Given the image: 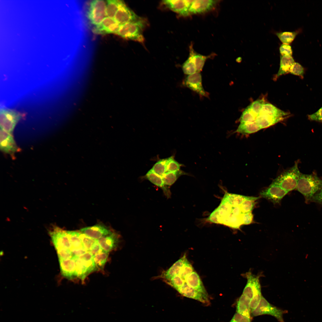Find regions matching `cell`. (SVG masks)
<instances>
[{
	"label": "cell",
	"instance_id": "15",
	"mask_svg": "<svg viewBox=\"0 0 322 322\" xmlns=\"http://www.w3.org/2000/svg\"><path fill=\"white\" fill-rule=\"evenodd\" d=\"M184 82L185 85L191 90L201 95L206 96V93L202 86V77L200 72L188 75Z\"/></svg>",
	"mask_w": 322,
	"mask_h": 322
},
{
	"label": "cell",
	"instance_id": "4",
	"mask_svg": "<svg viewBox=\"0 0 322 322\" xmlns=\"http://www.w3.org/2000/svg\"><path fill=\"white\" fill-rule=\"evenodd\" d=\"M86 15L89 22L93 27L99 24L107 17L106 1H90L87 6Z\"/></svg>",
	"mask_w": 322,
	"mask_h": 322
},
{
	"label": "cell",
	"instance_id": "33",
	"mask_svg": "<svg viewBox=\"0 0 322 322\" xmlns=\"http://www.w3.org/2000/svg\"><path fill=\"white\" fill-rule=\"evenodd\" d=\"M257 117L248 106L243 112L239 121L240 123L253 122L256 120Z\"/></svg>",
	"mask_w": 322,
	"mask_h": 322
},
{
	"label": "cell",
	"instance_id": "9",
	"mask_svg": "<svg viewBox=\"0 0 322 322\" xmlns=\"http://www.w3.org/2000/svg\"><path fill=\"white\" fill-rule=\"evenodd\" d=\"M120 25L114 18L106 17L98 25L93 27V32L98 35H105L114 33L116 34Z\"/></svg>",
	"mask_w": 322,
	"mask_h": 322
},
{
	"label": "cell",
	"instance_id": "1",
	"mask_svg": "<svg viewBox=\"0 0 322 322\" xmlns=\"http://www.w3.org/2000/svg\"><path fill=\"white\" fill-rule=\"evenodd\" d=\"M322 188V179L315 173L311 174H301L297 190L304 197L306 203L310 202L313 196Z\"/></svg>",
	"mask_w": 322,
	"mask_h": 322
},
{
	"label": "cell",
	"instance_id": "21",
	"mask_svg": "<svg viewBox=\"0 0 322 322\" xmlns=\"http://www.w3.org/2000/svg\"><path fill=\"white\" fill-rule=\"evenodd\" d=\"M177 291L185 297L196 300L205 304L208 303V296L189 287L186 284H185Z\"/></svg>",
	"mask_w": 322,
	"mask_h": 322
},
{
	"label": "cell",
	"instance_id": "25",
	"mask_svg": "<svg viewBox=\"0 0 322 322\" xmlns=\"http://www.w3.org/2000/svg\"><path fill=\"white\" fill-rule=\"evenodd\" d=\"M261 129L255 121L253 122L240 123L235 132L246 135L252 134Z\"/></svg>",
	"mask_w": 322,
	"mask_h": 322
},
{
	"label": "cell",
	"instance_id": "36",
	"mask_svg": "<svg viewBox=\"0 0 322 322\" xmlns=\"http://www.w3.org/2000/svg\"><path fill=\"white\" fill-rule=\"evenodd\" d=\"M80 236L84 248L88 251L90 250L97 240L80 232Z\"/></svg>",
	"mask_w": 322,
	"mask_h": 322
},
{
	"label": "cell",
	"instance_id": "2",
	"mask_svg": "<svg viewBox=\"0 0 322 322\" xmlns=\"http://www.w3.org/2000/svg\"><path fill=\"white\" fill-rule=\"evenodd\" d=\"M144 20L140 19L121 25L116 34L124 38L143 43V32L145 26Z\"/></svg>",
	"mask_w": 322,
	"mask_h": 322
},
{
	"label": "cell",
	"instance_id": "28",
	"mask_svg": "<svg viewBox=\"0 0 322 322\" xmlns=\"http://www.w3.org/2000/svg\"><path fill=\"white\" fill-rule=\"evenodd\" d=\"M106 1L107 17L114 18L116 12L123 1L119 0H109Z\"/></svg>",
	"mask_w": 322,
	"mask_h": 322
},
{
	"label": "cell",
	"instance_id": "34",
	"mask_svg": "<svg viewBox=\"0 0 322 322\" xmlns=\"http://www.w3.org/2000/svg\"><path fill=\"white\" fill-rule=\"evenodd\" d=\"M183 165L176 161L173 156L167 158L166 172H175L180 170Z\"/></svg>",
	"mask_w": 322,
	"mask_h": 322
},
{
	"label": "cell",
	"instance_id": "43",
	"mask_svg": "<svg viewBox=\"0 0 322 322\" xmlns=\"http://www.w3.org/2000/svg\"><path fill=\"white\" fill-rule=\"evenodd\" d=\"M308 118L310 120L322 122V107L315 112L309 115Z\"/></svg>",
	"mask_w": 322,
	"mask_h": 322
},
{
	"label": "cell",
	"instance_id": "13",
	"mask_svg": "<svg viewBox=\"0 0 322 322\" xmlns=\"http://www.w3.org/2000/svg\"><path fill=\"white\" fill-rule=\"evenodd\" d=\"M193 0H166L162 3L168 8L179 15L184 16L189 15V9Z\"/></svg>",
	"mask_w": 322,
	"mask_h": 322
},
{
	"label": "cell",
	"instance_id": "10",
	"mask_svg": "<svg viewBox=\"0 0 322 322\" xmlns=\"http://www.w3.org/2000/svg\"><path fill=\"white\" fill-rule=\"evenodd\" d=\"M244 275L247 279V282L242 294L251 299L253 295L261 293L259 276L254 275L250 272L246 273Z\"/></svg>",
	"mask_w": 322,
	"mask_h": 322
},
{
	"label": "cell",
	"instance_id": "38",
	"mask_svg": "<svg viewBox=\"0 0 322 322\" xmlns=\"http://www.w3.org/2000/svg\"><path fill=\"white\" fill-rule=\"evenodd\" d=\"M256 200H247L244 202L240 206L243 213L251 212L256 204Z\"/></svg>",
	"mask_w": 322,
	"mask_h": 322
},
{
	"label": "cell",
	"instance_id": "12",
	"mask_svg": "<svg viewBox=\"0 0 322 322\" xmlns=\"http://www.w3.org/2000/svg\"><path fill=\"white\" fill-rule=\"evenodd\" d=\"M286 117L283 115L260 112L255 121L262 129L270 127L282 121Z\"/></svg>",
	"mask_w": 322,
	"mask_h": 322
},
{
	"label": "cell",
	"instance_id": "24",
	"mask_svg": "<svg viewBox=\"0 0 322 322\" xmlns=\"http://www.w3.org/2000/svg\"><path fill=\"white\" fill-rule=\"evenodd\" d=\"M294 62L292 56L280 55V67L276 75V78L290 73V68Z\"/></svg>",
	"mask_w": 322,
	"mask_h": 322
},
{
	"label": "cell",
	"instance_id": "16",
	"mask_svg": "<svg viewBox=\"0 0 322 322\" xmlns=\"http://www.w3.org/2000/svg\"><path fill=\"white\" fill-rule=\"evenodd\" d=\"M79 231L93 239L98 240L113 233L106 227L101 224L86 227L81 229Z\"/></svg>",
	"mask_w": 322,
	"mask_h": 322
},
{
	"label": "cell",
	"instance_id": "39",
	"mask_svg": "<svg viewBox=\"0 0 322 322\" xmlns=\"http://www.w3.org/2000/svg\"><path fill=\"white\" fill-rule=\"evenodd\" d=\"M264 103V100L262 99L257 100L252 103L249 106L253 112L258 116Z\"/></svg>",
	"mask_w": 322,
	"mask_h": 322
},
{
	"label": "cell",
	"instance_id": "5",
	"mask_svg": "<svg viewBox=\"0 0 322 322\" xmlns=\"http://www.w3.org/2000/svg\"><path fill=\"white\" fill-rule=\"evenodd\" d=\"M72 258L75 260L77 277L83 281L89 274L97 270L94 256L89 251L79 257Z\"/></svg>",
	"mask_w": 322,
	"mask_h": 322
},
{
	"label": "cell",
	"instance_id": "18",
	"mask_svg": "<svg viewBox=\"0 0 322 322\" xmlns=\"http://www.w3.org/2000/svg\"><path fill=\"white\" fill-rule=\"evenodd\" d=\"M59 261L61 272L63 276L69 279L77 277L75 261L73 258Z\"/></svg>",
	"mask_w": 322,
	"mask_h": 322
},
{
	"label": "cell",
	"instance_id": "42",
	"mask_svg": "<svg viewBox=\"0 0 322 322\" xmlns=\"http://www.w3.org/2000/svg\"><path fill=\"white\" fill-rule=\"evenodd\" d=\"M241 219L243 225H249L253 221V215L251 212L242 213L241 215Z\"/></svg>",
	"mask_w": 322,
	"mask_h": 322
},
{
	"label": "cell",
	"instance_id": "45",
	"mask_svg": "<svg viewBox=\"0 0 322 322\" xmlns=\"http://www.w3.org/2000/svg\"><path fill=\"white\" fill-rule=\"evenodd\" d=\"M102 250L97 240L89 251L94 256Z\"/></svg>",
	"mask_w": 322,
	"mask_h": 322
},
{
	"label": "cell",
	"instance_id": "17",
	"mask_svg": "<svg viewBox=\"0 0 322 322\" xmlns=\"http://www.w3.org/2000/svg\"><path fill=\"white\" fill-rule=\"evenodd\" d=\"M217 1L213 0H193L189 9V14H197L207 12L211 10Z\"/></svg>",
	"mask_w": 322,
	"mask_h": 322
},
{
	"label": "cell",
	"instance_id": "14",
	"mask_svg": "<svg viewBox=\"0 0 322 322\" xmlns=\"http://www.w3.org/2000/svg\"><path fill=\"white\" fill-rule=\"evenodd\" d=\"M0 148L3 152L10 155L13 154L18 150L11 134L1 128Z\"/></svg>",
	"mask_w": 322,
	"mask_h": 322
},
{
	"label": "cell",
	"instance_id": "41",
	"mask_svg": "<svg viewBox=\"0 0 322 322\" xmlns=\"http://www.w3.org/2000/svg\"><path fill=\"white\" fill-rule=\"evenodd\" d=\"M229 322H250V318L236 312Z\"/></svg>",
	"mask_w": 322,
	"mask_h": 322
},
{
	"label": "cell",
	"instance_id": "27",
	"mask_svg": "<svg viewBox=\"0 0 322 322\" xmlns=\"http://www.w3.org/2000/svg\"><path fill=\"white\" fill-rule=\"evenodd\" d=\"M183 175H189V174L180 170L175 172H166L162 177L165 185L169 187L175 182L180 176Z\"/></svg>",
	"mask_w": 322,
	"mask_h": 322
},
{
	"label": "cell",
	"instance_id": "30",
	"mask_svg": "<svg viewBox=\"0 0 322 322\" xmlns=\"http://www.w3.org/2000/svg\"><path fill=\"white\" fill-rule=\"evenodd\" d=\"M182 68L184 73L188 75L197 72L192 53L190 49L188 57L182 64Z\"/></svg>",
	"mask_w": 322,
	"mask_h": 322
},
{
	"label": "cell",
	"instance_id": "20",
	"mask_svg": "<svg viewBox=\"0 0 322 322\" xmlns=\"http://www.w3.org/2000/svg\"><path fill=\"white\" fill-rule=\"evenodd\" d=\"M184 281V284H186L189 287L208 297L199 275L195 271H193L187 275Z\"/></svg>",
	"mask_w": 322,
	"mask_h": 322
},
{
	"label": "cell",
	"instance_id": "46",
	"mask_svg": "<svg viewBox=\"0 0 322 322\" xmlns=\"http://www.w3.org/2000/svg\"><path fill=\"white\" fill-rule=\"evenodd\" d=\"M87 251H88L85 249H80L72 251L71 252L73 256L72 258L73 257H79L84 254Z\"/></svg>",
	"mask_w": 322,
	"mask_h": 322
},
{
	"label": "cell",
	"instance_id": "31",
	"mask_svg": "<svg viewBox=\"0 0 322 322\" xmlns=\"http://www.w3.org/2000/svg\"><path fill=\"white\" fill-rule=\"evenodd\" d=\"M109 252L102 250L94 256V263L97 270H103L106 263Z\"/></svg>",
	"mask_w": 322,
	"mask_h": 322
},
{
	"label": "cell",
	"instance_id": "26",
	"mask_svg": "<svg viewBox=\"0 0 322 322\" xmlns=\"http://www.w3.org/2000/svg\"><path fill=\"white\" fill-rule=\"evenodd\" d=\"M71 244L70 249L72 251L85 249L80 236L79 231H66Z\"/></svg>",
	"mask_w": 322,
	"mask_h": 322
},
{
	"label": "cell",
	"instance_id": "40",
	"mask_svg": "<svg viewBox=\"0 0 322 322\" xmlns=\"http://www.w3.org/2000/svg\"><path fill=\"white\" fill-rule=\"evenodd\" d=\"M279 52L281 55L291 56L292 55V50L291 47L289 45L282 44L279 47Z\"/></svg>",
	"mask_w": 322,
	"mask_h": 322
},
{
	"label": "cell",
	"instance_id": "32",
	"mask_svg": "<svg viewBox=\"0 0 322 322\" xmlns=\"http://www.w3.org/2000/svg\"><path fill=\"white\" fill-rule=\"evenodd\" d=\"M297 34L296 32L285 31L277 32L276 35L283 44H289L294 40Z\"/></svg>",
	"mask_w": 322,
	"mask_h": 322
},
{
	"label": "cell",
	"instance_id": "35",
	"mask_svg": "<svg viewBox=\"0 0 322 322\" xmlns=\"http://www.w3.org/2000/svg\"><path fill=\"white\" fill-rule=\"evenodd\" d=\"M167 158L160 159L156 162L151 169L157 174L162 177L166 173Z\"/></svg>",
	"mask_w": 322,
	"mask_h": 322
},
{
	"label": "cell",
	"instance_id": "23",
	"mask_svg": "<svg viewBox=\"0 0 322 322\" xmlns=\"http://www.w3.org/2000/svg\"><path fill=\"white\" fill-rule=\"evenodd\" d=\"M251 299L242 294L237 301L236 312L250 318V304Z\"/></svg>",
	"mask_w": 322,
	"mask_h": 322
},
{
	"label": "cell",
	"instance_id": "7",
	"mask_svg": "<svg viewBox=\"0 0 322 322\" xmlns=\"http://www.w3.org/2000/svg\"><path fill=\"white\" fill-rule=\"evenodd\" d=\"M252 312L254 316L270 315L275 317L280 322H284L283 318L284 312L271 304L262 296L258 306Z\"/></svg>",
	"mask_w": 322,
	"mask_h": 322
},
{
	"label": "cell",
	"instance_id": "22",
	"mask_svg": "<svg viewBox=\"0 0 322 322\" xmlns=\"http://www.w3.org/2000/svg\"><path fill=\"white\" fill-rule=\"evenodd\" d=\"M97 240L102 249L109 252L117 247L119 242V236L117 234L113 232Z\"/></svg>",
	"mask_w": 322,
	"mask_h": 322
},
{
	"label": "cell",
	"instance_id": "6",
	"mask_svg": "<svg viewBox=\"0 0 322 322\" xmlns=\"http://www.w3.org/2000/svg\"><path fill=\"white\" fill-rule=\"evenodd\" d=\"M21 117V114L15 110L8 109H1L0 128L11 134Z\"/></svg>",
	"mask_w": 322,
	"mask_h": 322
},
{
	"label": "cell",
	"instance_id": "29",
	"mask_svg": "<svg viewBox=\"0 0 322 322\" xmlns=\"http://www.w3.org/2000/svg\"><path fill=\"white\" fill-rule=\"evenodd\" d=\"M190 49L192 53L197 72H200L203 68L206 60L207 58H210L211 55L205 56L196 52L193 49L192 45L190 46Z\"/></svg>",
	"mask_w": 322,
	"mask_h": 322
},
{
	"label": "cell",
	"instance_id": "11",
	"mask_svg": "<svg viewBox=\"0 0 322 322\" xmlns=\"http://www.w3.org/2000/svg\"><path fill=\"white\" fill-rule=\"evenodd\" d=\"M141 18L127 7L123 2L116 12L114 19L121 25Z\"/></svg>",
	"mask_w": 322,
	"mask_h": 322
},
{
	"label": "cell",
	"instance_id": "37",
	"mask_svg": "<svg viewBox=\"0 0 322 322\" xmlns=\"http://www.w3.org/2000/svg\"><path fill=\"white\" fill-rule=\"evenodd\" d=\"M290 73L293 75H297L303 78L304 73L303 67L299 63L295 62L292 65Z\"/></svg>",
	"mask_w": 322,
	"mask_h": 322
},
{
	"label": "cell",
	"instance_id": "8",
	"mask_svg": "<svg viewBox=\"0 0 322 322\" xmlns=\"http://www.w3.org/2000/svg\"><path fill=\"white\" fill-rule=\"evenodd\" d=\"M288 192L279 185L272 182L268 187L261 191L260 194L261 197L275 204L279 203Z\"/></svg>",
	"mask_w": 322,
	"mask_h": 322
},
{
	"label": "cell",
	"instance_id": "44",
	"mask_svg": "<svg viewBox=\"0 0 322 322\" xmlns=\"http://www.w3.org/2000/svg\"><path fill=\"white\" fill-rule=\"evenodd\" d=\"M310 202L322 204V188L313 196L311 199Z\"/></svg>",
	"mask_w": 322,
	"mask_h": 322
},
{
	"label": "cell",
	"instance_id": "19",
	"mask_svg": "<svg viewBox=\"0 0 322 322\" xmlns=\"http://www.w3.org/2000/svg\"><path fill=\"white\" fill-rule=\"evenodd\" d=\"M143 179L148 180L153 184L160 188L167 198H169L171 197V193L169 187L165 185L162 177L155 173L151 169L150 170L143 176Z\"/></svg>",
	"mask_w": 322,
	"mask_h": 322
},
{
	"label": "cell",
	"instance_id": "3",
	"mask_svg": "<svg viewBox=\"0 0 322 322\" xmlns=\"http://www.w3.org/2000/svg\"><path fill=\"white\" fill-rule=\"evenodd\" d=\"M298 161L289 170L284 172L273 182L287 192L296 189L301 173L298 168Z\"/></svg>",
	"mask_w": 322,
	"mask_h": 322
}]
</instances>
